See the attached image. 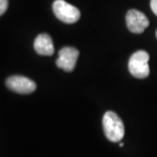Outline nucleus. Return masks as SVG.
I'll return each mask as SVG.
<instances>
[{"mask_svg": "<svg viewBox=\"0 0 157 157\" xmlns=\"http://www.w3.org/2000/svg\"><path fill=\"white\" fill-rule=\"evenodd\" d=\"M8 9V0H0V16H2Z\"/></svg>", "mask_w": 157, "mask_h": 157, "instance_id": "8", "label": "nucleus"}, {"mask_svg": "<svg viewBox=\"0 0 157 157\" xmlns=\"http://www.w3.org/2000/svg\"><path fill=\"white\" fill-rule=\"evenodd\" d=\"M150 7H151L153 12L157 16V0H151Z\"/></svg>", "mask_w": 157, "mask_h": 157, "instance_id": "9", "label": "nucleus"}, {"mask_svg": "<svg viewBox=\"0 0 157 157\" xmlns=\"http://www.w3.org/2000/svg\"><path fill=\"white\" fill-rule=\"evenodd\" d=\"M6 86L9 89L20 94H30L37 88V85L31 78L15 75L6 79Z\"/></svg>", "mask_w": 157, "mask_h": 157, "instance_id": "4", "label": "nucleus"}, {"mask_svg": "<svg viewBox=\"0 0 157 157\" xmlns=\"http://www.w3.org/2000/svg\"><path fill=\"white\" fill-rule=\"evenodd\" d=\"M79 52L77 49L66 46L59 52V58L56 60L58 67L61 68L66 72H72L75 68Z\"/></svg>", "mask_w": 157, "mask_h": 157, "instance_id": "6", "label": "nucleus"}, {"mask_svg": "<svg viewBox=\"0 0 157 157\" xmlns=\"http://www.w3.org/2000/svg\"><path fill=\"white\" fill-rule=\"evenodd\" d=\"M52 11L58 19L66 24H74L80 17V11L78 8L65 0H55L52 5Z\"/></svg>", "mask_w": 157, "mask_h": 157, "instance_id": "3", "label": "nucleus"}, {"mask_svg": "<svg viewBox=\"0 0 157 157\" xmlns=\"http://www.w3.org/2000/svg\"><path fill=\"white\" fill-rule=\"evenodd\" d=\"M126 22L128 30L133 33H142L149 25L147 17L137 10H129L126 15Z\"/></svg>", "mask_w": 157, "mask_h": 157, "instance_id": "5", "label": "nucleus"}, {"mask_svg": "<svg viewBox=\"0 0 157 157\" xmlns=\"http://www.w3.org/2000/svg\"><path fill=\"white\" fill-rule=\"evenodd\" d=\"M120 146H121V147H123V146H124V144H123V143H122V142H121V143H120Z\"/></svg>", "mask_w": 157, "mask_h": 157, "instance_id": "10", "label": "nucleus"}, {"mask_svg": "<svg viewBox=\"0 0 157 157\" xmlns=\"http://www.w3.org/2000/svg\"><path fill=\"white\" fill-rule=\"evenodd\" d=\"M149 54L145 51H137L130 57L128 70L130 73L137 78H145L149 75Z\"/></svg>", "mask_w": 157, "mask_h": 157, "instance_id": "2", "label": "nucleus"}, {"mask_svg": "<svg viewBox=\"0 0 157 157\" xmlns=\"http://www.w3.org/2000/svg\"><path fill=\"white\" fill-rule=\"evenodd\" d=\"M105 135L112 142H120L125 135V128L121 119L114 112H107L102 120Z\"/></svg>", "mask_w": 157, "mask_h": 157, "instance_id": "1", "label": "nucleus"}, {"mask_svg": "<svg viewBox=\"0 0 157 157\" xmlns=\"http://www.w3.org/2000/svg\"><path fill=\"white\" fill-rule=\"evenodd\" d=\"M156 38H157V31H156Z\"/></svg>", "mask_w": 157, "mask_h": 157, "instance_id": "11", "label": "nucleus"}, {"mask_svg": "<svg viewBox=\"0 0 157 157\" xmlns=\"http://www.w3.org/2000/svg\"><path fill=\"white\" fill-rule=\"evenodd\" d=\"M34 49L39 55L52 56L54 53V46L51 36L46 33L39 34L34 40Z\"/></svg>", "mask_w": 157, "mask_h": 157, "instance_id": "7", "label": "nucleus"}]
</instances>
